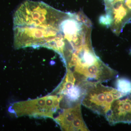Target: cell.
Instances as JSON below:
<instances>
[{"label":"cell","mask_w":131,"mask_h":131,"mask_svg":"<svg viewBox=\"0 0 131 131\" xmlns=\"http://www.w3.org/2000/svg\"><path fill=\"white\" fill-rule=\"evenodd\" d=\"M63 15V12L42 2H24L15 14V47L40 46L51 49Z\"/></svg>","instance_id":"cell-1"},{"label":"cell","mask_w":131,"mask_h":131,"mask_svg":"<svg viewBox=\"0 0 131 131\" xmlns=\"http://www.w3.org/2000/svg\"><path fill=\"white\" fill-rule=\"evenodd\" d=\"M127 94L100 83H95L88 87L82 104L95 114L105 117L113 102Z\"/></svg>","instance_id":"cell-2"},{"label":"cell","mask_w":131,"mask_h":131,"mask_svg":"<svg viewBox=\"0 0 131 131\" xmlns=\"http://www.w3.org/2000/svg\"><path fill=\"white\" fill-rule=\"evenodd\" d=\"M62 96L50 95L35 100L13 103L9 111L17 117L28 116L53 118V115L60 108Z\"/></svg>","instance_id":"cell-3"},{"label":"cell","mask_w":131,"mask_h":131,"mask_svg":"<svg viewBox=\"0 0 131 131\" xmlns=\"http://www.w3.org/2000/svg\"><path fill=\"white\" fill-rule=\"evenodd\" d=\"M82 104L67 108L54 119L63 131H90L82 115Z\"/></svg>","instance_id":"cell-4"},{"label":"cell","mask_w":131,"mask_h":131,"mask_svg":"<svg viewBox=\"0 0 131 131\" xmlns=\"http://www.w3.org/2000/svg\"><path fill=\"white\" fill-rule=\"evenodd\" d=\"M105 117L111 125L131 124V93L115 100Z\"/></svg>","instance_id":"cell-5"},{"label":"cell","mask_w":131,"mask_h":131,"mask_svg":"<svg viewBox=\"0 0 131 131\" xmlns=\"http://www.w3.org/2000/svg\"><path fill=\"white\" fill-rule=\"evenodd\" d=\"M117 89L121 93L129 94L131 93V81L125 78H118L115 82Z\"/></svg>","instance_id":"cell-6"},{"label":"cell","mask_w":131,"mask_h":131,"mask_svg":"<svg viewBox=\"0 0 131 131\" xmlns=\"http://www.w3.org/2000/svg\"><path fill=\"white\" fill-rule=\"evenodd\" d=\"M130 54H131V49H130Z\"/></svg>","instance_id":"cell-7"}]
</instances>
